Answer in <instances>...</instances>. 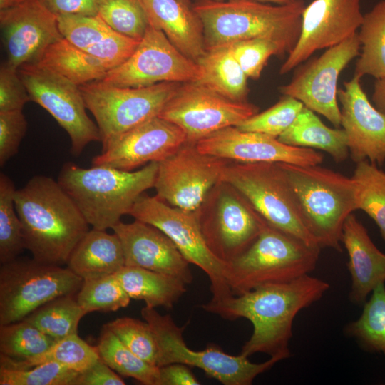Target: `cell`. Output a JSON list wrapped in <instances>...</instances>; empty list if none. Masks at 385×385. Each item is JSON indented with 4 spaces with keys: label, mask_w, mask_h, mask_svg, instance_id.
Returning a JSON list of instances; mask_svg holds the SVG:
<instances>
[{
    "label": "cell",
    "mask_w": 385,
    "mask_h": 385,
    "mask_svg": "<svg viewBox=\"0 0 385 385\" xmlns=\"http://www.w3.org/2000/svg\"><path fill=\"white\" fill-rule=\"evenodd\" d=\"M328 282L309 274L294 279L259 287L217 302H208L204 310L227 320L245 318L253 327L240 354L246 357L263 353L280 361L291 356L289 343L297 314L319 300Z\"/></svg>",
    "instance_id": "1"
},
{
    "label": "cell",
    "mask_w": 385,
    "mask_h": 385,
    "mask_svg": "<svg viewBox=\"0 0 385 385\" xmlns=\"http://www.w3.org/2000/svg\"><path fill=\"white\" fill-rule=\"evenodd\" d=\"M14 202L25 249L39 262L67 265L89 225L58 182L35 175L16 189Z\"/></svg>",
    "instance_id": "2"
},
{
    "label": "cell",
    "mask_w": 385,
    "mask_h": 385,
    "mask_svg": "<svg viewBox=\"0 0 385 385\" xmlns=\"http://www.w3.org/2000/svg\"><path fill=\"white\" fill-rule=\"evenodd\" d=\"M304 0L270 5L255 0H202L192 6L203 29L206 48L264 38L290 53L301 34Z\"/></svg>",
    "instance_id": "3"
},
{
    "label": "cell",
    "mask_w": 385,
    "mask_h": 385,
    "mask_svg": "<svg viewBox=\"0 0 385 385\" xmlns=\"http://www.w3.org/2000/svg\"><path fill=\"white\" fill-rule=\"evenodd\" d=\"M158 170L157 162L133 171L102 165L84 168L67 162L61 167L57 181L88 225L106 230L129 215L139 197L154 188Z\"/></svg>",
    "instance_id": "4"
},
{
    "label": "cell",
    "mask_w": 385,
    "mask_h": 385,
    "mask_svg": "<svg viewBox=\"0 0 385 385\" xmlns=\"http://www.w3.org/2000/svg\"><path fill=\"white\" fill-rule=\"evenodd\" d=\"M278 164L285 175L303 222L318 245L342 252L344 223L357 210L355 180L319 165Z\"/></svg>",
    "instance_id": "5"
},
{
    "label": "cell",
    "mask_w": 385,
    "mask_h": 385,
    "mask_svg": "<svg viewBox=\"0 0 385 385\" xmlns=\"http://www.w3.org/2000/svg\"><path fill=\"white\" fill-rule=\"evenodd\" d=\"M321 249L267 223L253 243L228 264L232 294L309 274L317 266Z\"/></svg>",
    "instance_id": "6"
},
{
    "label": "cell",
    "mask_w": 385,
    "mask_h": 385,
    "mask_svg": "<svg viewBox=\"0 0 385 385\" xmlns=\"http://www.w3.org/2000/svg\"><path fill=\"white\" fill-rule=\"evenodd\" d=\"M140 314L155 338L158 367L179 363L199 368L224 385H250L258 375L280 361L270 357L262 363H252L249 357L241 354H227L215 344L204 350H192L183 339L185 326H178L170 315H162L155 308L146 306L142 308Z\"/></svg>",
    "instance_id": "7"
},
{
    "label": "cell",
    "mask_w": 385,
    "mask_h": 385,
    "mask_svg": "<svg viewBox=\"0 0 385 385\" xmlns=\"http://www.w3.org/2000/svg\"><path fill=\"white\" fill-rule=\"evenodd\" d=\"M221 180L236 188L268 224L309 245L319 246L303 222L278 163L231 160L225 167Z\"/></svg>",
    "instance_id": "8"
},
{
    "label": "cell",
    "mask_w": 385,
    "mask_h": 385,
    "mask_svg": "<svg viewBox=\"0 0 385 385\" xmlns=\"http://www.w3.org/2000/svg\"><path fill=\"white\" fill-rule=\"evenodd\" d=\"M181 84L162 82L123 88L93 81L79 87L87 109L95 118L104 148L121 134L158 116Z\"/></svg>",
    "instance_id": "9"
},
{
    "label": "cell",
    "mask_w": 385,
    "mask_h": 385,
    "mask_svg": "<svg viewBox=\"0 0 385 385\" xmlns=\"http://www.w3.org/2000/svg\"><path fill=\"white\" fill-rule=\"evenodd\" d=\"M83 280L68 267L16 259L0 268V325L23 320L58 297L75 294Z\"/></svg>",
    "instance_id": "10"
},
{
    "label": "cell",
    "mask_w": 385,
    "mask_h": 385,
    "mask_svg": "<svg viewBox=\"0 0 385 385\" xmlns=\"http://www.w3.org/2000/svg\"><path fill=\"white\" fill-rule=\"evenodd\" d=\"M197 212L207 247L227 265L253 243L267 223L236 188L222 180Z\"/></svg>",
    "instance_id": "11"
},
{
    "label": "cell",
    "mask_w": 385,
    "mask_h": 385,
    "mask_svg": "<svg viewBox=\"0 0 385 385\" xmlns=\"http://www.w3.org/2000/svg\"><path fill=\"white\" fill-rule=\"evenodd\" d=\"M129 215L163 231L190 264L197 266L207 274L212 294L210 302H220L233 295L227 282L228 265L219 260L207 247L197 210L173 207L157 196L143 193Z\"/></svg>",
    "instance_id": "12"
},
{
    "label": "cell",
    "mask_w": 385,
    "mask_h": 385,
    "mask_svg": "<svg viewBox=\"0 0 385 385\" xmlns=\"http://www.w3.org/2000/svg\"><path fill=\"white\" fill-rule=\"evenodd\" d=\"M18 72L31 101L47 111L68 135L73 155H80L92 142H101L78 86L36 63L25 64Z\"/></svg>",
    "instance_id": "13"
},
{
    "label": "cell",
    "mask_w": 385,
    "mask_h": 385,
    "mask_svg": "<svg viewBox=\"0 0 385 385\" xmlns=\"http://www.w3.org/2000/svg\"><path fill=\"white\" fill-rule=\"evenodd\" d=\"M258 111L251 103L231 100L194 81L182 83L158 116L180 128L187 142L196 143Z\"/></svg>",
    "instance_id": "14"
},
{
    "label": "cell",
    "mask_w": 385,
    "mask_h": 385,
    "mask_svg": "<svg viewBox=\"0 0 385 385\" xmlns=\"http://www.w3.org/2000/svg\"><path fill=\"white\" fill-rule=\"evenodd\" d=\"M199 76L197 63L183 54L163 31L150 24L133 53L97 81L137 88L162 82H194Z\"/></svg>",
    "instance_id": "15"
},
{
    "label": "cell",
    "mask_w": 385,
    "mask_h": 385,
    "mask_svg": "<svg viewBox=\"0 0 385 385\" xmlns=\"http://www.w3.org/2000/svg\"><path fill=\"white\" fill-rule=\"evenodd\" d=\"M230 161L204 154L195 143L185 142L158 163L155 196L173 207L196 211L221 181L222 171Z\"/></svg>",
    "instance_id": "16"
},
{
    "label": "cell",
    "mask_w": 385,
    "mask_h": 385,
    "mask_svg": "<svg viewBox=\"0 0 385 385\" xmlns=\"http://www.w3.org/2000/svg\"><path fill=\"white\" fill-rule=\"evenodd\" d=\"M360 50L361 43L356 33L327 48L321 56L297 66L292 78L279 88V92L297 99L305 107L325 117L335 128H339L338 78L349 63L359 56Z\"/></svg>",
    "instance_id": "17"
},
{
    "label": "cell",
    "mask_w": 385,
    "mask_h": 385,
    "mask_svg": "<svg viewBox=\"0 0 385 385\" xmlns=\"http://www.w3.org/2000/svg\"><path fill=\"white\" fill-rule=\"evenodd\" d=\"M0 24L6 63L14 68L38 62L62 38L58 16L42 0H0Z\"/></svg>",
    "instance_id": "18"
},
{
    "label": "cell",
    "mask_w": 385,
    "mask_h": 385,
    "mask_svg": "<svg viewBox=\"0 0 385 385\" xmlns=\"http://www.w3.org/2000/svg\"><path fill=\"white\" fill-rule=\"evenodd\" d=\"M360 0H314L302 15L299 40L279 69L283 75L316 51L336 46L358 32L362 23Z\"/></svg>",
    "instance_id": "19"
},
{
    "label": "cell",
    "mask_w": 385,
    "mask_h": 385,
    "mask_svg": "<svg viewBox=\"0 0 385 385\" xmlns=\"http://www.w3.org/2000/svg\"><path fill=\"white\" fill-rule=\"evenodd\" d=\"M185 142L184 131L175 124L155 117L113 139L92 159V165L133 171L165 160Z\"/></svg>",
    "instance_id": "20"
},
{
    "label": "cell",
    "mask_w": 385,
    "mask_h": 385,
    "mask_svg": "<svg viewBox=\"0 0 385 385\" xmlns=\"http://www.w3.org/2000/svg\"><path fill=\"white\" fill-rule=\"evenodd\" d=\"M202 153L241 163H284L320 165L322 153L314 149L287 145L263 133L244 131L236 126L217 130L196 143Z\"/></svg>",
    "instance_id": "21"
},
{
    "label": "cell",
    "mask_w": 385,
    "mask_h": 385,
    "mask_svg": "<svg viewBox=\"0 0 385 385\" xmlns=\"http://www.w3.org/2000/svg\"><path fill=\"white\" fill-rule=\"evenodd\" d=\"M343 86L337 97L349 156L356 163L368 160L381 166L385 162V113L370 102L360 78L354 76Z\"/></svg>",
    "instance_id": "22"
},
{
    "label": "cell",
    "mask_w": 385,
    "mask_h": 385,
    "mask_svg": "<svg viewBox=\"0 0 385 385\" xmlns=\"http://www.w3.org/2000/svg\"><path fill=\"white\" fill-rule=\"evenodd\" d=\"M112 230L120 240L125 265L171 275L186 284L192 282L189 262L158 228L135 220L130 223L120 221Z\"/></svg>",
    "instance_id": "23"
},
{
    "label": "cell",
    "mask_w": 385,
    "mask_h": 385,
    "mask_svg": "<svg viewBox=\"0 0 385 385\" xmlns=\"http://www.w3.org/2000/svg\"><path fill=\"white\" fill-rule=\"evenodd\" d=\"M58 23L63 38L108 71L123 63L140 42L118 33L98 15H59Z\"/></svg>",
    "instance_id": "24"
},
{
    "label": "cell",
    "mask_w": 385,
    "mask_h": 385,
    "mask_svg": "<svg viewBox=\"0 0 385 385\" xmlns=\"http://www.w3.org/2000/svg\"><path fill=\"white\" fill-rule=\"evenodd\" d=\"M341 242L349 256V299L353 304H364L372 291L385 283V253L377 248L366 228L353 213L344 223Z\"/></svg>",
    "instance_id": "25"
},
{
    "label": "cell",
    "mask_w": 385,
    "mask_h": 385,
    "mask_svg": "<svg viewBox=\"0 0 385 385\" xmlns=\"http://www.w3.org/2000/svg\"><path fill=\"white\" fill-rule=\"evenodd\" d=\"M150 24L164 33L185 56L197 61L206 50L202 24L194 12L179 0H141Z\"/></svg>",
    "instance_id": "26"
},
{
    "label": "cell",
    "mask_w": 385,
    "mask_h": 385,
    "mask_svg": "<svg viewBox=\"0 0 385 385\" xmlns=\"http://www.w3.org/2000/svg\"><path fill=\"white\" fill-rule=\"evenodd\" d=\"M125 266V257L118 236L113 232L93 228L76 245L67 267L83 280L116 274Z\"/></svg>",
    "instance_id": "27"
},
{
    "label": "cell",
    "mask_w": 385,
    "mask_h": 385,
    "mask_svg": "<svg viewBox=\"0 0 385 385\" xmlns=\"http://www.w3.org/2000/svg\"><path fill=\"white\" fill-rule=\"evenodd\" d=\"M200 69L195 81L227 98L247 101V79L229 44L207 47L196 61Z\"/></svg>",
    "instance_id": "28"
},
{
    "label": "cell",
    "mask_w": 385,
    "mask_h": 385,
    "mask_svg": "<svg viewBox=\"0 0 385 385\" xmlns=\"http://www.w3.org/2000/svg\"><path fill=\"white\" fill-rule=\"evenodd\" d=\"M277 139L287 145L323 150L338 163L349 156L344 129L327 126L314 111L304 106L292 124Z\"/></svg>",
    "instance_id": "29"
},
{
    "label": "cell",
    "mask_w": 385,
    "mask_h": 385,
    "mask_svg": "<svg viewBox=\"0 0 385 385\" xmlns=\"http://www.w3.org/2000/svg\"><path fill=\"white\" fill-rule=\"evenodd\" d=\"M115 274L131 299L148 307L172 309L187 290L178 278L140 267L125 265Z\"/></svg>",
    "instance_id": "30"
},
{
    "label": "cell",
    "mask_w": 385,
    "mask_h": 385,
    "mask_svg": "<svg viewBox=\"0 0 385 385\" xmlns=\"http://www.w3.org/2000/svg\"><path fill=\"white\" fill-rule=\"evenodd\" d=\"M80 86L101 81L108 70L65 38L50 45L36 63Z\"/></svg>",
    "instance_id": "31"
},
{
    "label": "cell",
    "mask_w": 385,
    "mask_h": 385,
    "mask_svg": "<svg viewBox=\"0 0 385 385\" xmlns=\"http://www.w3.org/2000/svg\"><path fill=\"white\" fill-rule=\"evenodd\" d=\"M361 50L354 76L385 77V0L376 3L364 18L357 32Z\"/></svg>",
    "instance_id": "32"
},
{
    "label": "cell",
    "mask_w": 385,
    "mask_h": 385,
    "mask_svg": "<svg viewBox=\"0 0 385 385\" xmlns=\"http://www.w3.org/2000/svg\"><path fill=\"white\" fill-rule=\"evenodd\" d=\"M99 359L96 346L88 344L76 333L56 340L45 352L26 360L16 361L0 355V366L22 369L53 361L81 373Z\"/></svg>",
    "instance_id": "33"
},
{
    "label": "cell",
    "mask_w": 385,
    "mask_h": 385,
    "mask_svg": "<svg viewBox=\"0 0 385 385\" xmlns=\"http://www.w3.org/2000/svg\"><path fill=\"white\" fill-rule=\"evenodd\" d=\"M96 348L100 359L119 374L145 385H160L159 367L133 354L106 324Z\"/></svg>",
    "instance_id": "34"
},
{
    "label": "cell",
    "mask_w": 385,
    "mask_h": 385,
    "mask_svg": "<svg viewBox=\"0 0 385 385\" xmlns=\"http://www.w3.org/2000/svg\"><path fill=\"white\" fill-rule=\"evenodd\" d=\"M74 294L53 299L37 308L25 319L56 340L78 333L81 318L86 314Z\"/></svg>",
    "instance_id": "35"
},
{
    "label": "cell",
    "mask_w": 385,
    "mask_h": 385,
    "mask_svg": "<svg viewBox=\"0 0 385 385\" xmlns=\"http://www.w3.org/2000/svg\"><path fill=\"white\" fill-rule=\"evenodd\" d=\"M347 334L354 337L366 351L385 356V285H378L364 303L360 317L346 327Z\"/></svg>",
    "instance_id": "36"
},
{
    "label": "cell",
    "mask_w": 385,
    "mask_h": 385,
    "mask_svg": "<svg viewBox=\"0 0 385 385\" xmlns=\"http://www.w3.org/2000/svg\"><path fill=\"white\" fill-rule=\"evenodd\" d=\"M356 164L351 177L357 186V210L374 221L385 242V172L368 160Z\"/></svg>",
    "instance_id": "37"
},
{
    "label": "cell",
    "mask_w": 385,
    "mask_h": 385,
    "mask_svg": "<svg viewBox=\"0 0 385 385\" xmlns=\"http://www.w3.org/2000/svg\"><path fill=\"white\" fill-rule=\"evenodd\" d=\"M56 341L26 319L0 325V355L14 360L38 356Z\"/></svg>",
    "instance_id": "38"
},
{
    "label": "cell",
    "mask_w": 385,
    "mask_h": 385,
    "mask_svg": "<svg viewBox=\"0 0 385 385\" xmlns=\"http://www.w3.org/2000/svg\"><path fill=\"white\" fill-rule=\"evenodd\" d=\"M16 187L4 173L0 174V263L9 262L25 249L22 225L15 207Z\"/></svg>",
    "instance_id": "39"
},
{
    "label": "cell",
    "mask_w": 385,
    "mask_h": 385,
    "mask_svg": "<svg viewBox=\"0 0 385 385\" xmlns=\"http://www.w3.org/2000/svg\"><path fill=\"white\" fill-rule=\"evenodd\" d=\"M98 15L118 33L139 41L150 26L141 0H100Z\"/></svg>",
    "instance_id": "40"
},
{
    "label": "cell",
    "mask_w": 385,
    "mask_h": 385,
    "mask_svg": "<svg viewBox=\"0 0 385 385\" xmlns=\"http://www.w3.org/2000/svg\"><path fill=\"white\" fill-rule=\"evenodd\" d=\"M76 300L84 312H113L126 307L130 297L115 274L83 280Z\"/></svg>",
    "instance_id": "41"
},
{
    "label": "cell",
    "mask_w": 385,
    "mask_h": 385,
    "mask_svg": "<svg viewBox=\"0 0 385 385\" xmlns=\"http://www.w3.org/2000/svg\"><path fill=\"white\" fill-rule=\"evenodd\" d=\"M303 107V103L297 99L283 96L277 103L253 115L236 127L241 130L277 138L292 124Z\"/></svg>",
    "instance_id": "42"
},
{
    "label": "cell",
    "mask_w": 385,
    "mask_h": 385,
    "mask_svg": "<svg viewBox=\"0 0 385 385\" xmlns=\"http://www.w3.org/2000/svg\"><path fill=\"white\" fill-rule=\"evenodd\" d=\"M79 373L53 361L22 369L0 366V385H74Z\"/></svg>",
    "instance_id": "43"
},
{
    "label": "cell",
    "mask_w": 385,
    "mask_h": 385,
    "mask_svg": "<svg viewBox=\"0 0 385 385\" xmlns=\"http://www.w3.org/2000/svg\"><path fill=\"white\" fill-rule=\"evenodd\" d=\"M136 356L153 366L158 364V346L147 322L131 317H119L106 324Z\"/></svg>",
    "instance_id": "44"
},
{
    "label": "cell",
    "mask_w": 385,
    "mask_h": 385,
    "mask_svg": "<svg viewBox=\"0 0 385 385\" xmlns=\"http://www.w3.org/2000/svg\"><path fill=\"white\" fill-rule=\"evenodd\" d=\"M231 51L247 78L257 79L272 56L284 54L274 41L252 38L229 43Z\"/></svg>",
    "instance_id": "45"
},
{
    "label": "cell",
    "mask_w": 385,
    "mask_h": 385,
    "mask_svg": "<svg viewBox=\"0 0 385 385\" xmlns=\"http://www.w3.org/2000/svg\"><path fill=\"white\" fill-rule=\"evenodd\" d=\"M27 127V120L22 111L0 112L1 167L18 153Z\"/></svg>",
    "instance_id": "46"
},
{
    "label": "cell",
    "mask_w": 385,
    "mask_h": 385,
    "mask_svg": "<svg viewBox=\"0 0 385 385\" xmlns=\"http://www.w3.org/2000/svg\"><path fill=\"white\" fill-rule=\"evenodd\" d=\"M31 101L18 69L6 62L0 68V112L22 111Z\"/></svg>",
    "instance_id": "47"
},
{
    "label": "cell",
    "mask_w": 385,
    "mask_h": 385,
    "mask_svg": "<svg viewBox=\"0 0 385 385\" xmlns=\"http://www.w3.org/2000/svg\"><path fill=\"white\" fill-rule=\"evenodd\" d=\"M124 381L101 359L78 374L74 385H124Z\"/></svg>",
    "instance_id": "48"
},
{
    "label": "cell",
    "mask_w": 385,
    "mask_h": 385,
    "mask_svg": "<svg viewBox=\"0 0 385 385\" xmlns=\"http://www.w3.org/2000/svg\"><path fill=\"white\" fill-rule=\"evenodd\" d=\"M55 14L96 16L100 0H42Z\"/></svg>",
    "instance_id": "49"
},
{
    "label": "cell",
    "mask_w": 385,
    "mask_h": 385,
    "mask_svg": "<svg viewBox=\"0 0 385 385\" xmlns=\"http://www.w3.org/2000/svg\"><path fill=\"white\" fill-rule=\"evenodd\" d=\"M160 385L200 384L188 366L173 363L159 367Z\"/></svg>",
    "instance_id": "50"
},
{
    "label": "cell",
    "mask_w": 385,
    "mask_h": 385,
    "mask_svg": "<svg viewBox=\"0 0 385 385\" xmlns=\"http://www.w3.org/2000/svg\"><path fill=\"white\" fill-rule=\"evenodd\" d=\"M371 99L373 104L385 113V77L376 79Z\"/></svg>",
    "instance_id": "51"
},
{
    "label": "cell",
    "mask_w": 385,
    "mask_h": 385,
    "mask_svg": "<svg viewBox=\"0 0 385 385\" xmlns=\"http://www.w3.org/2000/svg\"><path fill=\"white\" fill-rule=\"evenodd\" d=\"M255 1H260L263 3L272 2V3L277 4V5H285V4L293 3L296 0H255Z\"/></svg>",
    "instance_id": "52"
},
{
    "label": "cell",
    "mask_w": 385,
    "mask_h": 385,
    "mask_svg": "<svg viewBox=\"0 0 385 385\" xmlns=\"http://www.w3.org/2000/svg\"><path fill=\"white\" fill-rule=\"evenodd\" d=\"M179 1L189 7H192L190 0H179Z\"/></svg>",
    "instance_id": "53"
},
{
    "label": "cell",
    "mask_w": 385,
    "mask_h": 385,
    "mask_svg": "<svg viewBox=\"0 0 385 385\" xmlns=\"http://www.w3.org/2000/svg\"><path fill=\"white\" fill-rule=\"evenodd\" d=\"M215 1H223V0H215Z\"/></svg>",
    "instance_id": "54"
}]
</instances>
